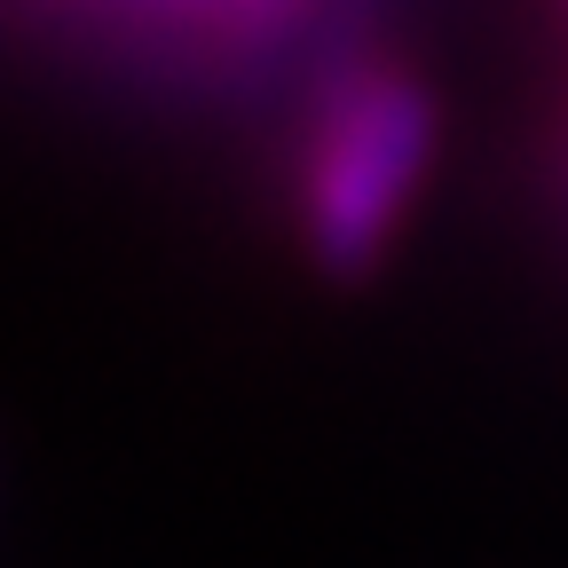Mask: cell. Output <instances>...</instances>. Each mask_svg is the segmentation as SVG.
I'll use <instances>...</instances> for the list:
<instances>
[{
	"instance_id": "6da1fadb",
	"label": "cell",
	"mask_w": 568,
	"mask_h": 568,
	"mask_svg": "<svg viewBox=\"0 0 568 568\" xmlns=\"http://www.w3.org/2000/svg\"><path fill=\"white\" fill-rule=\"evenodd\" d=\"M435 159V103L410 71H355L316 126V159L301 190L308 253L339 276L372 268L395 237L403 205Z\"/></svg>"
}]
</instances>
